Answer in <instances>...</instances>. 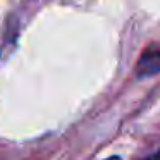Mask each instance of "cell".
Masks as SVG:
<instances>
[{"mask_svg":"<svg viewBox=\"0 0 160 160\" xmlns=\"http://www.w3.org/2000/svg\"><path fill=\"white\" fill-rule=\"evenodd\" d=\"M136 72L139 78H150L160 72V47H148L141 53L136 66Z\"/></svg>","mask_w":160,"mask_h":160,"instance_id":"obj_1","label":"cell"},{"mask_svg":"<svg viewBox=\"0 0 160 160\" xmlns=\"http://www.w3.org/2000/svg\"><path fill=\"white\" fill-rule=\"evenodd\" d=\"M105 160H121V157H108V158H105Z\"/></svg>","mask_w":160,"mask_h":160,"instance_id":"obj_2","label":"cell"},{"mask_svg":"<svg viewBox=\"0 0 160 160\" xmlns=\"http://www.w3.org/2000/svg\"><path fill=\"white\" fill-rule=\"evenodd\" d=\"M153 160H160V152H158V153H157V155H155V157H153Z\"/></svg>","mask_w":160,"mask_h":160,"instance_id":"obj_3","label":"cell"}]
</instances>
